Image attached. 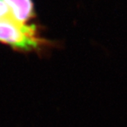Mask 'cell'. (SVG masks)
<instances>
[{
  "mask_svg": "<svg viewBox=\"0 0 127 127\" xmlns=\"http://www.w3.org/2000/svg\"><path fill=\"white\" fill-rule=\"evenodd\" d=\"M8 17H12L8 7L3 0H0V20L7 18Z\"/></svg>",
  "mask_w": 127,
  "mask_h": 127,
  "instance_id": "3",
  "label": "cell"
},
{
  "mask_svg": "<svg viewBox=\"0 0 127 127\" xmlns=\"http://www.w3.org/2000/svg\"><path fill=\"white\" fill-rule=\"evenodd\" d=\"M7 5L12 17L22 23H27L35 17L32 0H3Z\"/></svg>",
  "mask_w": 127,
  "mask_h": 127,
  "instance_id": "2",
  "label": "cell"
},
{
  "mask_svg": "<svg viewBox=\"0 0 127 127\" xmlns=\"http://www.w3.org/2000/svg\"><path fill=\"white\" fill-rule=\"evenodd\" d=\"M0 43L23 51H32L46 44L34 25H27L8 17L0 20Z\"/></svg>",
  "mask_w": 127,
  "mask_h": 127,
  "instance_id": "1",
  "label": "cell"
}]
</instances>
